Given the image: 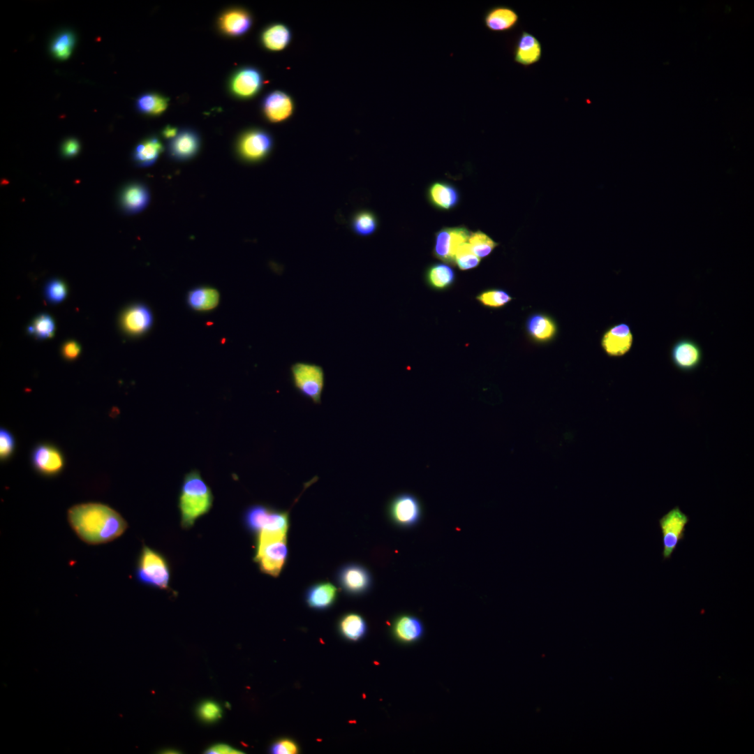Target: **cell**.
<instances>
[{
    "label": "cell",
    "mask_w": 754,
    "mask_h": 754,
    "mask_svg": "<svg viewBox=\"0 0 754 754\" xmlns=\"http://www.w3.org/2000/svg\"><path fill=\"white\" fill-rule=\"evenodd\" d=\"M485 27L494 33H505L513 30L519 24V13L513 8L498 4L488 8L482 16Z\"/></svg>",
    "instance_id": "obj_17"
},
{
    "label": "cell",
    "mask_w": 754,
    "mask_h": 754,
    "mask_svg": "<svg viewBox=\"0 0 754 754\" xmlns=\"http://www.w3.org/2000/svg\"><path fill=\"white\" fill-rule=\"evenodd\" d=\"M75 43V34L71 31H62L53 38L50 52L57 59H66L70 57Z\"/></svg>",
    "instance_id": "obj_33"
},
{
    "label": "cell",
    "mask_w": 754,
    "mask_h": 754,
    "mask_svg": "<svg viewBox=\"0 0 754 754\" xmlns=\"http://www.w3.org/2000/svg\"><path fill=\"white\" fill-rule=\"evenodd\" d=\"M61 355L67 360H74L79 357L81 353L80 345L74 340H68L61 346Z\"/></svg>",
    "instance_id": "obj_43"
},
{
    "label": "cell",
    "mask_w": 754,
    "mask_h": 754,
    "mask_svg": "<svg viewBox=\"0 0 754 754\" xmlns=\"http://www.w3.org/2000/svg\"><path fill=\"white\" fill-rule=\"evenodd\" d=\"M31 463L34 469L46 477L59 474L65 466V458L60 450L52 444L42 443L32 450Z\"/></svg>",
    "instance_id": "obj_11"
},
{
    "label": "cell",
    "mask_w": 754,
    "mask_h": 754,
    "mask_svg": "<svg viewBox=\"0 0 754 754\" xmlns=\"http://www.w3.org/2000/svg\"><path fill=\"white\" fill-rule=\"evenodd\" d=\"M198 714L205 722H214L221 717V709L216 702L207 701L200 705Z\"/></svg>",
    "instance_id": "obj_41"
},
{
    "label": "cell",
    "mask_w": 754,
    "mask_h": 754,
    "mask_svg": "<svg viewBox=\"0 0 754 754\" xmlns=\"http://www.w3.org/2000/svg\"><path fill=\"white\" fill-rule=\"evenodd\" d=\"M430 203L441 210L454 208L459 201V193L456 187L445 182L432 183L427 191Z\"/></svg>",
    "instance_id": "obj_23"
},
{
    "label": "cell",
    "mask_w": 754,
    "mask_h": 754,
    "mask_svg": "<svg viewBox=\"0 0 754 754\" xmlns=\"http://www.w3.org/2000/svg\"><path fill=\"white\" fill-rule=\"evenodd\" d=\"M15 448V440L12 433L5 429L0 430V459L6 461L13 455Z\"/></svg>",
    "instance_id": "obj_40"
},
{
    "label": "cell",
    "mask_w": 754,
    "mask_h": 754,
    "mask_svg": "<svg viewBox=\"0 0 754 754\" xmlns=\"http://www.w3.org/2000/svg\"><path fill=\"white\" fill-rule=\"evenodd\" d=\"M473 252L480 258L489 256L498 244L482 231L471 232L468 239Z\"/></svg>",
    "instance_id": "obj_35"
},
{
    "label": "cell",
    "mask_w": 754,
    "mask_h": 754,
    "mask_svg": "<svg viewBox=\"0 0 754 754\" xmlns=\"http://www.w3.org/2000/svg\"><path fill=\"white\" fill-rule=\"evenodd\" d=\"M387 512L390 519L395 525L408 528L420 522L422 507L416 496L409 493H401L390 501Z\"/></svg>",
    "instance_id": "obj_9"
},
{
    "label": "cell",
    "mask_w": 754,
    "mask_h": 754,
    "mask_svg": "<svg viewBox=\"0 0 754 754\" xmlns=\"http://www.w3.org/2000/svg\"><path fill=\"white\" fill-rule=\"evenodd\" d=\"M392 632L397 640L404 642H412L422 635L424 627L417 617L401 615L394 620Z\"/></svg>",
    "instance_id": "obj_26"
},
{
    "label": "cell",
    "mask_w": 754,
    "mask_h": 754,
    "mask_svg": "<svg viewBox=\"0 0 754 754\" xmlns=\"http://www.w3.org/2000/svg\"><path fill=\"white\" fill-rule=\"evenodd\" d=\"M688 522V516L683 512L679 506H675L659 519L664 560L671 558L679 543L683 540L686 526Z\"/></svg>",
    "instance_id": "obj_7"
},
{
    "label": "cell",
    "mask_w": 754,
    "mask_h": 754,
    "mask_svg": "<svg viewBox=\"0 0 754 754\" xmlns=\"http://www.w3.org/2000/svg\"><path fill=\"white\" fill-rule=\"evenodd\" d=\"M480 263V258L472 251L467 242L461 244L454 256V263L461 270H468L476 267Z\"/></svg>",
    "instance_id": "obj_37"
},
{
    "label": "cell",
    "mask_w": 754,
    "mask_h": 754,
    "mask_svg": "<svg viewBox=\"0 0 754 754\" xmlns=\"http://www.w3.org/2000/svg\"><path fill=\"white\" fill-rule=\"evenodd\" d=\"M163 150V146L159 139L151 137L136 146L133 158L139 166H149L155 163Z\"/></svg>",
    "instance_id": "obj_28"
},
{
    "label": "cell",
    "mask_w": 754,
    "mask_h": 754,
    "mask_svg": "<svg viewBox=\"0 0 754 754\" xmlns=\"http://www.w3.org/2000/svg\"><path fill=\"white\" fill-rule=\"evenodd\" d=\"M530 334L537 339L547 340L555 333V325L547 317L535 315L531 317L527 325Z\"/></svg>",
    "instance_id": "obj_34"
},
{
    "label": "cell",
    "mask_w": 754,
    "mask_h": 754,
    "mask_svg": "<svg viewBox=\"0 0 754 754\" xmlns=\"http://www.w3.org/2000/svg\"><path fill=\"white\" fill-rule=\"evenodd\" d=\"M68 521L76 535L90 545L104 544L121 536L128 524L111 507L101 503H84L72 506Z\"/></svg>",
    "instance_id": "obj_1"
},
{
    "label": "cell",
    "mask_w": 754,
    "mask_h": 754,
    "mask_svg": "<svg viewBox=\"0 0 754 754\" xmlns=\"http://www.w3.org/2000/svg\"><path fill=\"white\" fill-rule=\"evenodd\" d=\"M476 299L484 306L497 308L505 305L512 297L505 290L493 289L481 293Z\"/></svg>",
    "instance_id": "obj_38"
},
{
    "label": "cell",
    "mask_w": 754,
    "mask_h": 754,
    "mask_svg": "<svg viewBox=\"0 0 754 754\" xmlns=\"http://www.w3.org/2000/svg\"><path fill=\"white\" fill-rule=\"evenodd\" d=\"M200 143V137L196 131L191 128H183L169 140L168 154L177 161L190 159L197 154Z\"/></svg>",
    "instance_id": "obj_20"
},
{
    "label": "cell",
    "mask_w": 754,
    "mask_h": 754,
    "mask_svg": "<svg viewBox=\"0 0 754 754\" xmlns=\"http://www.w3.org/2000/svg\"><path fill=\"white\" fill-rule=\"evenodd\" d=\"M178 132L179 131H178L177 128L171 126H167L163 130L162 134H163L164 138H165L167 139H169V140H170L172 139L173 138H175L177 135V134L178 133Z\"/></svg>",
    "instance_id": "obj_46"
},
{
    "label": "cell",
    "mask_w": 754,
    "mask_h": 754,
    "mask_svg": "<svg viewBox=\"0 0 754 754\" xmlns=\"http://www.w3.org/2000/svg\"><path fill=\"white\" fill-rule=\"evenodd\" d=\"M670 360L674 367L681 372H692L699 368L703 352L695 340L683 337L677 340L670 350Z\"/></svg>",
    "instance_id": "obj_12"
},
{
    "label": "cell",
    "mask_w": 754,
    "mask_h": 754,
    "mask_svg": "<svg viewBox=\"0 0 754 754\" xmlns=\"http://www.w3.org/2000/svg\"><path fill=\"white\" fill-rule=\"evenodd\" d=\"M243 520L245 526L256 534L261 531L288 533L290 526L288 511L261 503L249 506L244 511Z\"/></svg>",
    "instance_id": "obj_6"
},
{
    "label": "cell",
    "mask_w": 754,
    "mask_h": 754,
    "mask_svg": "<svg viewBox=\"0 0 754 754\" xmlns=\"http://www.w3.org/2000/svg\"><path fill=\"white\" fill-rule=\"evenodd\" d=\"M205 753H209V754H226V753L227 754H234V753H242L239 752V751L232 748L231 746H228L227 744H216V745H214L213 746L209 747L207 750H206Z\"/></svg>",
    "instance_id": "obj_45"
},
{
    "label": "cell",
    "mask_w": 754,
    "mask_h": 754,
    "mask_svg": "<svg viewBox=\"0 0 754 754\" xmlns=\"http://www.w3.org/2000/svg\"><path fill=\"white\" fill-rule=\"evenodd\" d=\"M337 580L344 591L352 595L367 592L372 584L369 571L364 566L353 563L340 568L337 573Z\"/></svg>",
    "instance_id": "obj_15"
},
{
    "label": "cell",
    "mask_w": 754,
    "mask_h": 754,
    "mask_svg": "<svg viewBox=\"0 0 754 754\" xmlns=\"http://www.w3.org/2000/svg\"><path fill=\"white\" fill-rule=\"evenodd\" d=\"M337 597V589L329 582H320L311 585L306 591L305 600L310 607L325 609L332 606Z\"/></svg>",
    "instance_id": "obj_24"
},
{
    "label": "cell",
    "mask_w": 754,
    "mask_h": 754,
    "mask_svg": "<svg viewBox=\"0 0 754 754\" xmlns=\"http://www.w3.org/2000/svg\"><path fill=\"white\" fill-rule=\"evenodd\" d=\"M292 38L290 27L283 23L276 22L269 24L262 31L260 40L266 50L279 52L290 45Z\"/></svg>",
    "instance_id": "obj_22"
},
{
    "label": "cell",
    "mask_w": 754,
    "mask_h": 754,
    "mask_svg": "<svg viewBox=\"0 0 754 754\" xmlns=\"http://www.w3.org/2000/svg\"><path fill=\"white\" fill-rule=\"evenodd\" d=\"M253 18L246 9L235 8L229 9L219 18L218 24L220 30L229 36H240L245 34L251 27Z\"/></svg>",
    "instance_id": "obj_21"
},
{
    "label": "cell",
    "mask_w": 754,
    "mask_h": 754,
    "mask_svg": "<svg viewBox=\"0 0 754 754\" xmlns=\"http://www.w3.org/2000/svg\"><path fill=\"white\" fill-rule=\"evenodd\" d=\"M471 232L464 226L445 227L436 232L434 256L448 264L454 263L458 248L468 242Z\"/></svg>",
    "instance_id": "obj_10"
},
{
    "label": "cell",
    "mask_w": 754,
    "mask_h": 754,
    "mask_svg": "<svg viewBox=\"0 0 754 754\" xmlns=\"http://www.w3.org/2000/svg\"><path fill=\"white\" fill-rule=\"evenodd\" d=\"M261 110L268 121L279 124L287 121L293 115L295 104L289 94L274 90L264 96L261 102Z\"/></svg>",
    "instance_id": "obj_14"
},
{
    "label": "cell",
    "mask_w": 754,
    "mask_h": 754,
    "mask_svg": "<svg viewBox=\"0 0 754 754\" xmlns=\"http://www.w3.org/2000/svg\"><path fill=\"white\" fill-rule=\"evenodd\" d=\"M149 201V191L140 183L129 184L121 193V207L126 213L130 214L143 210L147 206Z\"/></svg>",
    "instance_id": "obj_25"
},
{
    "label": "cell",
    "mask_w": 754,
    "mask_h": 754,
    "mask_svg": "<svg viewBox=\"0 0 754 754\" xmlns=\"http://www.w3.org/2000/svg\"><path fill=\"white\" fill-rule=\"evenodd\" d=\"M169 98L154 93H146L139 96L135 105L141 113L158 115L163 113L168 105Z\"/></svg>",
    "instance_id": "obj_31"
},
{
    "label": "cell",
    "mask_w": 754,
    "mask_h": 754,
    "mask_svg": "<svg viewBox=\"0 0 754 754\" xmlns=\"http://www.w3.org/2000/svg\"><path fill=\"white\" fill-rule=\"evenodd\" d=\"M378 226L376 216L369 210H361L356 212L351 220L352 230L361 237H367L374 234Z\"/></svg>",
    "instance_id": "obj_32"
},
{
    "label": "cell",
    "mask_w": 754,
    "mask_h": 754,
    "mask_svg": "<svg viewBox=\"0 0 754 754\" xmlns=\"http://www.w3.org/2000/svg\"><path fill=\"white\" fill-rule=\"evenodd\" d=\"M80 145L75 138H68L64 141L61 147L62 154L65 157H73L80 151Z\"/></svg>",
    "instance_id": "obj_44"
},
{
    "label": "cell",
    "mask_w": 754,
    "mask_h": 754,
    "mask_svg": "<svg viewBox=\"0 0 754 754\" xmlns=\"http://www.w3.org/2000/svg\"><path fill=\"white\" fill-rule=\"evenodd\" d=\"M120 323L126 334L138 336L145 333L151 327L153 316L147 306L137 304L128 307L122 313Z\"/></svg>",
    "instance_id": "obj_19"
},
{
    "label": "cell",
    "mask_w": 754,
    "mask_h": 754,
    "mask_svg": "<svg viewBox=\"0 0 754 754\" xmlns=\"http://www.w3.org/2000/svg\"><path fill=\"white\" fill-rule=\"evenodd\" d=\"M135 576L145 585L166 589L169 586L170 570L162 554L144 545L138 558Z\"/></svg>",
    "instance_id": "obj_4"
},
{
    "label": "cell",
    "mask_w": 754,
    "mask_h": 754,
    "mask_svg": "<svg viewBox=\"0 0 754 754\" xmlns=\"http://www.w3.org/2000/svg\"><path fill=\"white\" fill-rule=\"evenodd\" d=\"M340 633L347 640L357 641L363 637L367 629L364 618L356 613H348L339 620Z\"/></svg>",
    "instance_id": "obj_30"
},
{
    "label": "cell",
    "mask_w": 754,
    "mask_h": 754,
    "mask_svg": "<svg viewBox=\"0 0 754 754\" xmlns=\"http://www.w3.org/2000/svg\"><path fill=\"white\" fill-rule=\"evenodd\" d=\"M213 500L212 490L200 473L192 470L186 473L181 486L178 502L182 526L184 528L193 526L197 519L210 510Z\"/></svg>",
    "instance_id": "obj_2"
},
{
    "label": "cell",
    "mask_w": 754,
    "mask_h": 754,
    "mask_svg": "<svg viewBox=\"0 0 754 754\" xmlns=\"http://www.w3.org/2000/svg\"><path fill=\"white\" fill-rule=\"evenodd\" d=\"M273 144V138L267 131L251 128L239 136L237 150L244 161L257 163L266 158L270 154Z\"/></svg>",
    "instance_id": "obj_8"
},
{
    "label": "cell",
    "mask_w": 754,
    "mask_h": 754,
    "mask_svg": "<svg viewBox=\"0 0 754 754\" xmlns=\"http://www.w3.org/2000/svg\"><path fill=\"white\" fill-rule=\"evenodd\" d=\"M633 343V333L626 323H620L608 329L601 340L603 350L611 357L624 355L630 350Z\"/></svg>",
    "instance_id": "obj_18"
},
{
    "label": "cell",
    "mask_w": 754,
    "mask_h": 754,
    "mask_svg": "<svg viewBox=\"0 0 754 754\" xmlns=\"http://www.w3.org/2000/svg\"><path fill=\"white\" fill-rule=\"evenodd\" d=\"M426 279L431 288L436 290H444L452 285L455 279V273L447 263H435L427 269Z\"/></svg>",
    "instance_id": "obj_29"
},
{
    "label": "cell",
    "mask_w": 754,
    "mask_h": 754,
    "mask_svg": "<svg viewBox=\"0 0 754 754\" xmlns=\"http://www.w3.org/2000/svg\"><path fill=\"white\" fill-rule=\"evenodd\" d=\"M27 330L29 334L36 336L38 339H50L54 334V321L50 316L42 313L34 319Z\"/></svg>",
    "instance_id": "obj_36"
},
{
    "label": "cell",
    "mask_w": 754,
    "mask_h": 754,
    "mask_svg": "<svg viewBox=\"0 0 754 754\" xmlns=\"http://www.w3.org/2000/svg\"><path fill=\"white\" fill-rule=\"evenodd\" d=\"M261 71L253 66H244L236 71L229 82L231 93L241 99H250L256 96L263 86Z\"/></svg>",
    "instance_id": "obj_13"
},
{
    "label": "cell",
    "mask_w": 754,
    "mask_h": 754,
    "mask_svg": "<svg viewBox=\"0 0 754 754\" xmlns=\"http://www.w3.org/2000/svg\"><path fill=\"white\" fill-rule=\"evenodd\" d=\"M290 371L295 390L313 404H320L325 380L323 367L313 363L297 362L290 366Z\"/></svg>",
    "instance_id": "obj_5"
},
{
    "label": "cell",
    "mask_w": 754,
    "mask_h": 754,
    "mask_svg": "<svg viewBox=\"0 0 754 754\" xmlns=\"http://www.w3.org/2000/svg\"><path fill=\"white\" fill-rule=\"evenodd\" d=\"M512 52L516 64L528 68L541 60L542 45L535 35L523 30L516 37Z\"/></svg>",
    "instance_id": "obj_16"
},
{
    "label": "cell",
    "mask_w": 754,
    "mask_h": 754,
    "mask_svg": "<svg viewBox=\"0 0 754 754\" xmlns=\"http://www.w3.org/2000/svg\"><path fill=\"white\" fill-rule=\"evenodd\" d=\"M220 300L219 291L211 287H198L188 292V306L195 311H207L217 306Z\"/></svg>",
    "instance_id": "obj_27"
},
{
    "label": "cell",
    "mask_w": 754,
    "mask_h": 754,
    "mask_svg": "<svg viewBox=\"0 0 754 754\" xmlns=\"http://www.w3.org/2000/svg\"><path fill=\"white\" fill-rule=\"evenodd\" d=\"M270 751L274 754H295L298 753L299 748L294 741L283 739L274 743Z\"/></svg>",
    "instance_id": "obj_42"
},
{
    "label": "cell",
    "mask_w": 754,
    "mask_h": 754,
    "mask_svg": "<svg viewBox=\"0 0 754 754\" xmlns=\"http://www.w3.org/2000/svg\"><path fill=\"white\" fill-rule=\"evenodd\" d=\"M68 289L66 283L60 279H52L45 288V295L48 302L58 304L66 297Z\"/></svg>",
    "instance_id": "obj_39"
},
{
    "label": "cell",
    "mask_w": 754,
    "mask_h": 754,
    "mask_svg": "<svg viewBox=\"0 0 754 754\" xmlns=\"http://www.w3.org/2000/svg\"><path fill=\"white\" fill-rule=\"evenodd\" d=\"M288 557L287 533L261 531L256 534L254 561L260 571L276 577Z\"/></svg>",
    "instance_id": "obj_3"
}]
</instances>
